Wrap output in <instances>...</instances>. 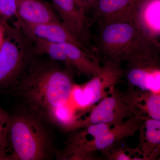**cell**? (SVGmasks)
<instances>
[{
	"label": "cell",
	"mask_w": 160,
	"mask_h": 160,
	"mask_svg": "<svg viewBox=\"0 0 160 160\" xmlns=\"http://www.w3.org/2000/svg\"><path fill=\"white\" fill-rule=\"evenodd\" d=\"M48 58L40 60L38 56L11 89L47 120L54 110L69 102L75 72Z\"/></svg>",
	"instance_id": "1"
},
{
	"label": "cell",
	"mask_w": 160,
	"mask_h": 160,
	"mask_svg": "<svg viewBox=\"0 0 160 160\" xmlns=\"http://www.w3.org/2000/svg\"><path fill=\"white\" fill-rule=\"evenodd\" d=\"M44 118L32 110L10 115L9 140L12 160H45L55 152Z\"/></svg>",
	"instance_id": "2"
},
{
	"label": "cell",
	"mask_w": 160,
	"mask_h": 160,
	"mask_svg": "<svg viewBox=\"0 0 160 160\" xmlns=\"http://www.w3.org/2000/svg\"><path fill=\"white\" fill-rule=\"evenodd\" d=\"M6 35L0 50V89H12L38 57L32 41L18 26L5 21Z\"/></svg>",
	"instance_id": "3"
},
{
	"label": "cell",
	"mask_w": 160,
	"mask_h": 160,
	"mask_svg": "<svg viewBox=\"0 0 160 160\" xmlns=\"http://www.w3.org/2000/svg\"><path fill=\"white\" fill-rule=\"evenodd\" d=\"M160 42L141 38L126 58L128 89L160 93Z\"/></svg>",
	"instance_id": "4"
},
{
	"label": "cell",
	"mask_w": 160,
	"mask_h": 160,
	"mask_svg": "<svg viewBox=\"0 0 160 160\" xmlns=\"http://www.w3.org/2000/svg\"><path fill=\"white\" fill-rule=\"evenodd\" d=\"M99 27L95 47L96 54L120 65L126 62L129 52L143 37L131 23H112Z\"/></svg>",
	"instance_id": "5"
},
{
	"label": "cell",
	"mask_w": 160,
	"mask_h": 160,
	"mask_svg": "<svg viewBox=\"0 0 160 160\" xmlns=\"http://www.w3.org/2000/svg\"><path fill=\"white\" fill-rule=\"evenodd\" d=\"M121 66L112 61L104 60L101 71L89 82L83 86L75 84L72 93L79 109L91 108L113 92L118 81L124 75L125 69Z\"/></svg>",
	"instance_id": "6"
},
{
	"label": "cell",
	"mask_w": 160,
	"mask_h": 160,
	"mask_svg": "<svg viewBox=\"0 0 160 160\" xmlns=\"http://www.w3.org/2000/svg\"><path fill=\"white\" fill-rule=\"evenodd\" d=\"M144 120L132 117L118 125L112 126L107 131L82 146L67 145L69 149L78 156L87 160L95 157L94 152L102 151L112 144L127 138L133 136L138 130Z\"/></svg>",
	"instance_id": "7"
},
{
	"label": "cell",
	"mask_w": 160,
	"mask_h": 160,
	"mask_svg": "<svg viewBox=\"0 0 160 160\" xmlns=\"http://www.w3.org/2000/svg\"><path fill=\"white\" fill-rule=\"evenodd\" d=\"M91 108L89 115L81 121L78 129L95 124L114 126L133 117L122 93L117 89Z\"/></svg>",
	"instance_id": "8"
},
{
	"label": "cell",
	"mask_w": 160,
	"mask_h": 160,
	"mask_svg": "<svg viewBox=\"0 0 160 160\" xmlns=\"http://www.w3.org/2000/svg\"><path fill=\"white\" fill-rule=\"evenodd\" d=\"M52 5L63 25L74 34L86 48L95 54L96 50L90 42V26L93 23L75 0H51Z\"/></svg>",
	"instance_id": "9"
},
{
	"label": "cell",
	"mask_w": 160,
	"mask_h": 160,
	"mask_svg": "<svg viewBox=\"0 0 160 160\" xmlns=\"http://www.w3.org/2000/svg\"><path fill=\"white\" fill-rule=\"evenodd\" d=\"M142 0H98L92 21L99 26L114 23H132Z\"/></svg>",
	"instance_id": "10"
},
{
	"label": "cell",
	"mask_w": 160,
	"mask_h": 160,
	"mask_svg": "<svg viewBox=\"0 0 160 160\" xmlns=\"http://www.w3.org/2000/svg\"><path fill=\"white\" fill-rule=\"evenodd\" d=\"M13 24L18 26L31 40L35 39L44 40L49 42L69 43L79 47L89 54H95L81 42L74 34L63 25L62 22L46 23L38 25L18 23Z\"/></svg>",
	"instance_id": "11"
},
{
	"label": "cell",
	"mask_w": 160,
	"mask_h": 160,
	"mask_svg": "<svg viewBox=\"0 0 160 160\" xmlns=\"http://www.w3.org/2000/svg\"><path fill=\"white\" fill-rule=\"evenodd\" d=\"M15 22L29 25L60 22L51 3L44 0H17Z\"/></svg>",
	"instance_id": "12"
},
{
	"label": "cell",
	"mask_w": 160,
	"mask_h": 160,
	"mask_svg": "<svg viewBox=\"0 0 160 160\" xmlns=\"http://www.w3.org/2000/svg\"><path fill=\"white\" fill-rule=\"evenodd\" d=\"M122 93L133 117L160 120V93L129 89Z\"/></svg>",
	"instance_id": "13"
},
{
	"label": "cell",
	"mask_w": 160,
	"mask_h": 160,
	"mask_svg": "<svg viewBox=\"0 0 160 160\" xmlns=\"http://www.w3.org/2000/svg\"><path fill=\"white\" fill-rule=\"evenodd\" d=\"M160 0H142L132 23L140 34L159 42Z\"/></svg>",
	"instance_id": "14"
},
{
	"label": "cell",
	"mask_w": 160,
	"mask_h": 160,
	"mask_svg": "<svg viewBox=\"0 0 160 160\" xmlns=\"http://www.w3.org/2000/svg\"><path fill=\"white\" fill-rule=\"evenodd\" d=\"M139 131V144L136 148L142 160H157L160 152V120L148 119Z\"/></svg>",
	"instance_id": "15"
},
{
	"label": "cell",
	"mask_w": 160,
	"mask_h": 160,
	"mask_svg": "<svg viewBox=\"0 0 160 160\" xmlns=\"http://www.w3.org/2000/svg\"><path fill=\"white\" fill-rule=\"evenodd\" d=\"M59 44L66 58V68L89 76H93L101 71V66L96 56L89 54L70 43Z\"/></svg>",
	"instance_id": "16"
},
{
	"label": "cell",
	"mask_w": 160,
	"mask_h": 160,
	"mask_svg": "<svg viewBox=\"0 0 160 160\" xmlns=\"http://www.w3.org/2000/svg\"><path fill=\"white\" fill-rule=\"evenodd\" d=\"M123 141L112 144L101 152L109 160H141L136 148L130 149Z\"/></svg>",
	"instance_id": "17"
},
{
	"label": "cell",
	"mask_w": 160,
	"mask_h": 160,
	"mask_svg": "<svg viewBox=\"0 0 160 160\" xmlns=\"http://www.w3.org/2000/svg\"><path fill=\"white\" fill-rule=\"evenodd\" d=\"M10 115L0 106V160H12L9 140Z\"/></svg>",
	"instance_id": "18"
},
{
	"label": "cell",
	"mask_w": 160,
	"mask_h": 160,
	"mask_svg": "<svg viewBox=\"0 0 160 160\" xmlns=\"http://www.w3.org/2000/svg\"><path fill=\"white\" fill-rule=\"evenodd\" d=\"M17 0H0V18L9 21L15 18Z\"/></svg>",
	"instance_id": "19"
},
{
	"label": "cell",
	"mask_w": 160,
	"mask_h": 160,
	"mask_svg": "<svg viewBox=\"0 0 160 160\" xmlns=\"http://www.w3.org/2000/svg\"><path fill=\"white\" fill-rule=\"evenodd\" d=\"M79 6L82 9L85 14L92 10L98 0H75Z\"/></svg>",
	"instance_id": "20"
},
{
	"label": "cell",
	"mask_w": 160,
	"mask_h": 160,
	"mask_svg": "<svg viewBox=\"0 0 160 160\" xmlns=\"http://www.w3.org/2000/svg\"><path fill=\"white\" fill-rule=\"evenodd\" d=\"M6 20L0 18V50L2 49L6 35V29L5 26Z\"/></svg>",
	"instance_id": "21"
}]
</instances>
